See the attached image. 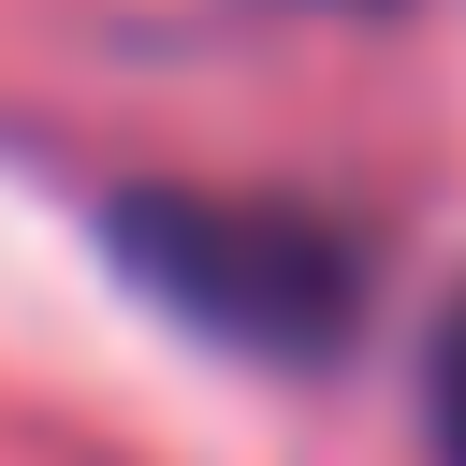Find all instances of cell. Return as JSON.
<instances>
[{
	"mask_svg": "<svg viewBox=\"0 0 466 466\" xmlns=\"http://www.w3.org/2000/svg\"><path fill=\"white\" fill-rule=\"evenodd\" d=\"M102 248L131 262V291L248 364H335L379 306V233L306 189H116Z\"/></svg>",
	"mask_w": 466,
	"mask_h": 466,
	"instance_id": "cell-1",
	"label": "cell"
},
{
	"mask_svg": "<svg viewBox=\"0 0 466 466\" xmlns=\"http://www.w3.org/2000/svg\"><path fill=\"white\" fill-rule=\"evenodd\" d=\"M320 15H393V0H320Z\"/></svg>",
	"mask_w": 466,
	"mask_h": 466,
	"instance_id": "cell-3",
	"label": "cell"
},
{
	"mask_svg": "<svg viewBox=\"0 0 466 466\" xmlns=\"http://www.w3.org/2000/svg\"><path fill=\"white\" fill-rule=\"evenodd\" d=\"M422 437H437V466H466V291L422 335Z\"/></svg>",
	"mask_w": 466,
	"mask_h": 466,
	"instance_id": "cell-2",
	"label": "cell"
}]
</instances>
